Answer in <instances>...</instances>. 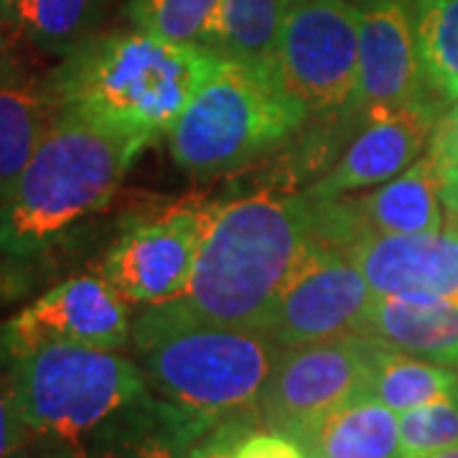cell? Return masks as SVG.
I'll list each match as a JSON object with an SVG mask.
<instances>
[{"label":"cell","mask_w":458,"mask_h":458,"mask_svg":"<svg viewBox=\"0 0 458 458\" xmlns=\"http://www.w3.org/2000/svg\"><path fill=\"white\" fill-rule=\"evenodd\" d=\"M31 436L33 433L18 412L11 377H8V364L0 361V458L11 456Z\"/></svg>","instance_id":"4316f807"},{"label":"cell","mask_w":458,"mask_h":458,"mask_svg":"<svg viewBox=\"0 0 458 458\" xmlns=\"http://www.w3.org/2000/svg\"><path fill=\"white\" fill-rule=\"evenodd\" d=\"M113 0H0V26L16 41L64 59L98 33Z\"/></svg>","instance_id":"ffe728a7"},{"label":"cell","mask_w":458,"mask_h":458,"mask_svg":"<svg viewBox=\"0 0 458 458\" xmlns=\"http://www.w3.org/2000/svg\"><path fill=\"white\" fill-rule=\"evenodd\" d=\"M285 5L288 0H222L207 49L276 80Z\"/></svg>","instance_id":"44dd1931"},{"label":"cell","mask_w":458,"mask_h":458,"mask_svg":"<svg viewBox=\"0 0 458 458\" xmlns=\"http://www.w3.org/2000/svg\"><path fill=\"white\" fill-rule=\"evenodd\" d=\"M219 204L183 201L125 227L99 262V276L131 306H153L186 293L199 247Z\"/></svg>","instance_id":"9c48e42d"},{"label":"cell","mask_w":458,"mask_h":458,"mask_svg":"<svg viewBox=\"0 0 458 458\" xmlns=\"http://www.w3.org/2000/svg\"><path fill=\"white\" fill-rule=\"evenodd\" d=\"M143 148L138 138L59 110L0 207V258H38L107 209Z\"/></svg>","instance_id":"277c9868"},{"label":"cell","mask_w":458,"mask_h":458,"mask_svg":"<svg viewBox=\"0 0 458 458\" xmlns=\"http://www.w3.org/2000/svg\"><path fill=\"white\" fill-rule=\"evenodd\" d=\"M428 156L433 158L438 181L456 179L458 176V99L451 110L438 117L436 131L430 135Z\"/></svg>","instance_id":"484cf974"},{"label":"cell","mask_w":458,"mask_h":458,"mask_svg":"<svg viewBox=\"0 0 458 458\" xmlns=\"http://www.w3.org/2000/svg\"><path fill=\"white\" fill-rule=\"evenodd\" d=\"M441 199L445 219L448 222H458V176L456 179L441 181Z\"/></svg>","instance_id":"4dcf8cb0"},{"label":"cell","mask_w":458,"mask_h":458,"mask_svg":"<svg viewBox=\"0 0 458 458\" xmlns=\"http://www.w3.org/2000/svg\"><path fill=\"white\" fill-rule=\"evenodd\" d=\"M426 458H458V445H451V448H445V451H438V454H430Z\"/></svg>","instance_id":"1f68e13d"},{"label":"cell","mask_w":458,"mask_h":458,"mask_svg":"<svg viewBox=\"0 0 458 458\" xmlns=\"http://www.w3.org/2000/svg\"><path fill=\"white\" fill-rule=\"evenodd\" d=\"M255 428H262L258 415H247V418H234V420H227V423H219L194 445L191 458H232L234 445Z\"/></svg>","instance_id":"f1b7e54d"},{"label":"cell","mask_w":458,"mask_h":458,"mask_svg":"<svg viewBox=\"0 0 458 458\" xmlns=\"http://www.w3.org/2000/svg\"><path fill=\"white\" fill-rule=\"evenodd\" d=\"M367 394L400 415L433 400L458 397V372L445 364L410 357L379 344Z\"/></svg>","instance_id":"7402d4cb"},{"label":"cell","mask_w":458,"mask_h":458,"mask_svg":"<svg viewBox=\"0 0 458 458\" xmlns=\"http://www.w3.org/2000/svg\"><path fill=\"white\" fill-rule=\"evenodd\" d=\"M418 59L430 92L458 99V0H408Z\"/></svg>","instance_id":"603a6c76"},{"label":"cell","mask_w":458,"mask_h":458,"mask_svg":"<svg viewBox=\"0 0 458 458\" xmlns=\"http://www.w3.org/2000/svg\"><path fill=\"white\" fill-rule=\"evenodd\" d=\"M222 59L153 33H95L51 69L59 110L153 143L212 80Z\"/></svg>","instance_id":"7a4b0ae2"},{"label":"cell","mask_w":458,"mask_h":458,"mask_svg":"<svg viewBox=\"0 0 458 458\" xmlns=\"http://www.w3.org/2000/svg\"><path fill=\"white\" fill-rule=\"evenodd\" d=\"M354 3L360 5V77L349 114L364 123L415 105H443L418 59L408 0Z\"/></svg>","instance_id":"4fadbf2b"},{"label":"cell","mask_w":458,"mask_h":458,"mask_svg":"<svg viewBox=\"0 0 458 458\" xmlns=\"http://www.w3.org/2000/svg\"><path fill=\"white\" fill-rule=\"evenodd\" d=\"M360 77V5L288 0L276 80L309 114H349Z\"/></svg>","instance_id":"52a82bcc"},{"label":"cell","mask_w":458,"mask_h":458,"mask_svg":"<svg viewBox=\"0 0 458 458\" xmlns=\"http://www.w3.org/2000/svg\"><path fill=\"white\" fill-rule=\"evenodd\" d=\"M441 114V105H415L364 120L342 158L303 194L336 199L394 179L426 153Z\"/></svg>","instance_id":"5bb4252c"},{"label":"cell","mask_w":458,"mask_h":458,"mask_svg":"<svg viewBox=\"0 0 458 458\" xmlns=\"http://www.w3.org/2000/svg\"><path fill=\"white\" fill-rule=\"evenodd\" d=\"M232 458H306V451L285 433L255 428L234 445Z\"/></svg>","instance_id":"83f0119b"},{"label":"cell","mask_w":458,"mask_h":458,"mask_svg":"<svg viewBox=\"0 0 458 458\" xmlns=\"http://www.w3.org/2000/svg\"><path fill=\"white\" fill-rule=\"evenodd\" d=\"M372 298L375 291L346 252L316 245L276 301L262 334L280 346L360 334Z\"/></svg>","instance_id":"7c38bea8"},{"label":"cell","mask_w":458,"mask_h":458,"mask_svg":"<svg viewBox=\"0 0 458 458\" xmlns=\"http://www.w3.org/2000/svg\"><path fill=\"white\" fill-rule=\"evenodd\" d=\"M273 77L225 62L168 128V150L197 179L240 171L306 123Z\"/></svg>","instance_id":"5b68a950"},{"label":"cell","mask_w":458,"mask_h":458,"mask_svg":"<svg viewBox=\"0 0 458 458\" xmlns=\"http://www.w3.org/2000/svg\"><path fill=\"white\" fill-rule=\"evenodd\" d=\"M375 295H458V222L438 232L377 234L346 252Z\"/></svg>","instance_id":"9a60e30c"},{"label":"cell","mask_w":458,"mask_h":458,"mask_svg":"<svg viewBox=\"0 0 458 458\" xmlns=\"http://www.w3.org/2000/svg\"><path fill=\"white\" fill-rule=\"evenodd\" d=\"M295 441L316 458H400V415L364 394L303 428Z\"/></svg>","instance_id":"d6986e66"},{"label":"cell","mask_w":458,"mask_h":458,"mask_svg":"<svg viewBox=\"0 0 458 458\" xmlns=\"http://www.w3.org/2000/svg\"><path fill=\"white\" fill-rule=\"evenodd\" d=\"M316 245L306 194L260 191L219 204L181 303L214 324L262 334Z\"/></svg>","instance_id":"6da1fadb"},{"label":"cell","mask_w":458,"mask_h":458,"mask_svg":"<svg viewBox=\"0 0 458 458\" xmlns=\"http://www.w3.org/2000/svg\"><path fill=\"white\" fill-rule=\"evenodd\" d=\"M306 458H316V456H311V454H306Z\"/></svg>","instance_id":"d6a6232c"},{"label":"cell","mask_w":458,"mask_h":458,"mask_svg":"<svg viewBox=\"0 0 458 458\" xmlns=\"http://www.w3.org/2000/svg\"><path fill=\"white\" fill-rule=\"evenodd\" d=\"M131 334V303L99 273L74 276L51 285L0 327V361L51 342L123 349Z\"/></svg>","instance_id":"8fae6325"},{"label":"cell","mask_w":458,"mask_h":458,"mask_svg":"<svg viewBox=\"0 0 458 458\" xmlns=\"http://www.w3.org/2000/svg\"><path fill=\"white\" fill-rule=\"evenodd\" d=\"M309 204L316 242L342 252L367 237L438 232L445 222L441 181L428 150L379 186L336 199L309 197Z\"/></svg>","instance_id":"30bf717a"},{"label":"cell","mask_w":458,"mask_h":458,"mask_svg":"<svg viewBox=\"0 0 458 458\" xmlns=\"http://www.w3.org/2000/svg\"><path fill=\"white\" fill-rule=\"evenodd\" d=\"M0 36V207L59 114L51 74H41Z\"/></svg>","instance_id":"2e32d148"},{"label":"cell","mask_w":458,"mask_h":458,"mask_svg":"<svg viewBox=\"0 0 458 458\" xmlns=\"http://www.w3.org/2000/svg\"><path fill=\"white\" fill-rule=\"evenodd\" d=\"M360 334L410 357L458 367V295H375Z\"/></svg>","instance_id":"ac0fdd59"},{"label":"cell","mask_w":458,"mask_h":458,"mask_svg":"<svg viewBox=\"0 0 458 458\" xmlns=\"http://www.w3.org/2000/svg\"><path fill=\"white\" fill-rule=\"evenodd\" d=\"M131 342L150 393L212 426L258 415L262 387L285 349L260 331L207 321L181 298L143 306L132 316Z\"/></svg>","instance_id":"3957f363"},{"label":"cell","mask_w":458,"mask_h":458,"mask_svg":"<svg viewBox=\"0 0 458 458\" xmlns=\"http://www.w3.org/2000/svg\"><path fill=\"white\" fill-rule=\"evenodd\" d=\"M379 344L361 334L285 346L258 403L262 428L295 438L303 428L367 394Z\"/></svg>","instance_id":"ba28073f"},{"label":"cell","mask_w":458,"mask_h":458,"mask_svg":"<svg viewBox=\"0 0 458 458\" xmlns=\"http://www.w3.org/2000/svg\"><path fill=\"white\" fill-rule=\"evenodd\" d=\"M212 423L148 393L77 443L80 458H191Z\"/></svg>","instance_id":"e0dca14e"},{"label":"cell","mask_w":458,"mask_h":458,"mask_svg":"<svg viewBox=\"0 0 458 458\" xmlns=\"http://www.w3.org/2000/svg\"><path fill=\"white\" fill-rule=\"evenodd\" d=\"M8 458H80V445L72 441H62V438H49V436L33 433L31 438Z\"/></svg>","instance_id":"f546056e"},{"label":"cell","mask_w":458,"mask_h":458,"mask_svg":"<svg viewBox=\"0 0 458 458\" xmlns=\"http://www.w3.org/2000/svg\"><path fill=\"white\" fill-rule=\"evenodd\" d=\"M5 364L23 423L62 441L80 443L150 393L138 361L117 349L51 342Z\"/></svg>","instance_id":"8992f818"},{"label":"cell","mask_w":458,"mask_h":458,"mask_svg":"<svg viewBox=\"0 0 458 458\" xmlns=\"http://www.w3.org/2000/svg\"><path fill=\"white\" fill-rule=\"evenodd\" d=\"M222 0H128L131 29L183 47H209Z\"/></svg>","instance_id":"cb8c5ba5"},{"label":"cell","mask_w":458,"mask_h":458,"mask_svg":"<svg viewBox=\"0 0 458 458\" xmlns=\"http://www.w3.org/2000/svg\"><path fill=\"white\" fill-rule=\"evenodd\" d=\"M458 445V397L400 412V458H426Z\"/></svg>","instance_id":"d4e9b609"}]
</instances>
